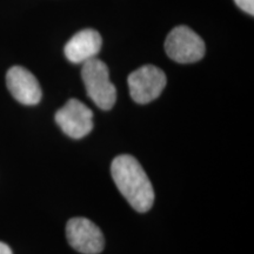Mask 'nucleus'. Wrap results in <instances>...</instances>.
Returning <instances> with one entry per match:
<instances>
[{"mask_svg": "<svg viewBox=\"0 0 254 254\" xmlns=\"http://www.w3.org/2000/svg\"><path fill=\"white\" fill-rule=\"evenodd\" d=\"M111 174L120 193L136 212L150 211L154 202V190L134 157L118 155L111 165Z\"/></svg>", "mask_w": 254, "mask_h": 254, "instance_id": "nucleus-1", "label": "nucleus"}, {"mask_svg": "<svg viewBox=\"0 0 254 254\" xmlns=\"http://www.w3.org/2000/svg\"><path fill=\"white\" fill-rule=\"evenodd\" d=\"M81 78L91 100L104 111L112 109L117 100V90L110 80L106 64L97 58L87 60L82 64Z\"/></svg>", "mask_w": 254, "mask_h": 254, "instance_id": "nucleus-2", "label": "nucleus"}, {"mask_svg": "<svg viewBox=\"0 0 254 254\" xmlns=\"http://www.w3.org/2000/svg\"><path fill=\"white\" fill-rule=\"evenodd\" d=\"M165 51L174 62L190 64L205 56V43L187 26H178L170 32L165 41Z\"/></svg>", "mask_w": 254, "mask_h": 254, "instance_id": "nucleus-3", "label": "nucleus"}, {"mask_svg": "<svg viewBox=\"0 0 254 254\" xmlns=\"http://www.w3.org/2000/svg\"><path fill=\"white\" fill-rule=\"evenodd\" d=\"M132 99L136 104H148L157 99L166 86V74L157 66L145 65L135 69L127 79Z\"/></svg>", "mask_w": 254, "mask_h": 254, "instance_id": "nucleus-4", "label": "nucleus"}, {"mask_svg": "<svg viewBox=\"0 0 254 254\" xmlns=\"http://www.w3.org/2000/svg\"><path fill=\"white\" fill-rule=\"evenodd\" d=\"M56 122L65 134L80 139L93 129V112L81 101L69 99L56 113Z\"/></svg>", "mask_w": 254, "mask_h": 254, "instance_id": "nucleus-5", "label": "nucleus"}, {"mask_svg": "<svg viewBox=\"0 0 254 254\" xmlns=\"http://www.w3.org/2000/svg\"><path fill=\"white\" fill-rule=\"evenodd\" d=\"M66 236L68 244L82 254H99L103 252L105 239L97 225L86 218H73L67 222Z\"/></svg>", "mask_w": 254, "mask_h": 254, "instance_id": "nucleus-6", "label": "nucleus"}, {"mask_svg": "<svg viewBox=\"0 0 254 254\" xmlns=\"http://www.w3.org/2000/svg\"><path fill=\"white\" fill-rule=\"evenodd\" d=\"M6 84L14 99L20 104L33 106L41 100L43 93L37 78L21 66H13L8 69Z\"/></svg>", "mask_w": 254, "mask_h": 254, "instance_id": "nucleus-7", "label": "nucleus"}, {"mask_svg": "<svg viewBox=\"0 0 254 254\" xmlns=\"http://www.w3.org/2000/svg\"><path fill=\"white\" fill-rule=\"evenodd\" d=\"M101 36L95 30L86 28L74 34L65 46V56L71 63L84 64L100 52Z\"/></svg>", "mask_w": 254, "mask_h": 254, "instance_id": "nucleus-8", "label": "nucleus"}, {"mask_svg": "<svg viewBox=\"0 0 254 254\" xmlns=\"http://www.w3.org/2000/svg\"><path fill=\"white\" fill-rule=\"evenodd\" d=\"M238 7L251 15L254 14V0H234Z\"/></svg>", "mask_w": 254, "mask_h": 254, "instance_id": "nucleus-9", "label": "nucleus"}, {"mask_svg": "<svg viewBox=\"0 0 254 254\" xmlns=\"http://www.w3.org/2000/svg\"><path fill=\"white\" fill-rule=\"evenodd\" d=\"M0 254H12V251L4 243H0Z\"/></svg>", "mask_w": 254, "mask_h": 254, "instance_id": "nucleus-10", "label": "nucleus"}]
</instances>
